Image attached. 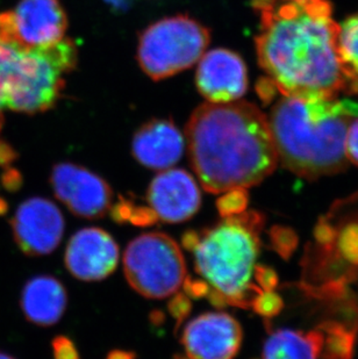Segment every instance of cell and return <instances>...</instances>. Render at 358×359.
<instances>
[{
	"instance_id": "1",
	"label": "cell",
	"mask_w": 358,
	"mask_h": 359,
	"mask_svg": "<svg viewBox=\"0 0 358 359\" xmlns=\"http://www.w3.org/2000/svg\"><path fill=\"white\" fill-rule=\"evenodd\" d=\"M257 57L281 95L333 97L347 90L340 26L328 0H253Z\"/></svg>"
},
{
	"instance_id": "2",
	"label": "cell",
	"mask_w": 358,
	"mask_h": 359,
	"mask_svg": "<svg viewBox=\"0 0 358 359\" xmlns=\"http://www.w3.org/2000/svg\"><path fill=\"white\" fill-rule=\"evenodd\" d=\"M190 161L210 194L255 187L274 172L277 153L267 116L251 102H206L186 126Z\"/></svg>"
},
{
	"instance_id": "3",
	"label": "cell",
	"mask_w": 358,
	"mask_h": 359,
	"mask_svg": "<svg viewBox=\"0 0 358 359\" xmlns=\"http://www.w3.org/2000/svg\"><path fill=\"white\" fill-rule=\"evenodd\" d=\"M358 102L333 97L281 95L267 125L278 162L307 180L345 169V139Z\"/></svg>"
},
{
	"instance_id": "4",
	"label": "cell",
	"mask_w": 358,
	"mask_h": 359,
	"mask_svg": "<svg viewBox=\"0 0 358 359\" xmlns=\"http://www.w3.org/2000/svg\"><path fill=\"white\" fill-rule=\"evenodd\" d=\"M263 226V215L249 210L223 217L213 227L199 231V240L192 250L194 268L210 285L207 298L218 309H249L253 298L262 292L251 278L260 255Z\"/></svg>"
},
{
	"instance_id": "5",
	"label": "cell",
	"mask_w": 358,
	"mask_h": 359,
	"mask_svg": "<svg viewBox=\"0 0 358 359\" xmlns=\"http://www.w3.org/2000/svg\"><path fill=\"white\" fill-rule=\"evenodd\" d=\"M76 63L77 47L70 39L37 49L0 42V76L7 109L27 114L51 109L65 88L63 76Z\"/></svg>"
},
{
	"instance_id": "6",
	"label": "cell",
	"mask_w": 358,
	"mask_h": 359,
	"mask_svg": "<svg viewBox=\"0 0 358 359\" xmlns=\"http://www.w3.org/2000/svg\"><path fill=\"white\" fill-rule=\"evenodd\" d=\"M210 39V31L192 18H164L143 31L138 60L150 79H168L199 62Z\"/></svg>"
},
{
	"instance_id": "7",
	"label": "cell",
	"mask_w": 358,
	"mask_h": 359,
	"mask_svg": "<svg viewBox=\"0 0 358 359\" xmlns=\"http://www.w3.org/2000/svg\"><path fill=\"white\" fill-rule=\"evenodd\" d=\"M124 270L128 284L145 298L175 294L186 278L180 248L164 233H147L126 248Z\"/></svg>"
},
{
	"instance_id": "8",
	"label": "cell",
	"mask_w": 358,
	"mask_h": 359,
	"mask_svg": "<svg viewBox=\"0 0 358 359\" xmlns=\"http://www.w3.org/2000/svg\"><path fill=\"white\" fill-rule=\"evenodd\" d=\"M67 14L60 0H21L15 10L0 14V42L37 49L65 39Z\"/></svg>"
},
{
	"instance_id": "9",
	"label": "cell",
	"mask_w": 358,
	"mask_h": 359,
	"mask_svg": "<svg viewBox=\"0 0 358 359\" xmlns=\"http://www.w3.org/2000/svg\"><path fill=\"white\" fill-rule=\"evenodd\" d=\"M51 184L55 197L76 217L99 219L105 217L111 208V187L84 166L58 163L51 171Z\"/></svg>"
},
{
	"instance_id": "10",
	"label": "cell",
	"mask_w": 358,
	"mask_h": 359,
	"mask_svg": "<svg viewBox=\"0 0 358 359\" xmlns=\"http://www.w3.org/2000/svg\"><path fill=\"white\" fill-rule=\"evenodd\" d=\"M11 227L15 243L25 255L46 256L61 243L65 217L51 200L31 198L18 207Z\"/></svg>"
},
{
	"instance_id": "11",
	"label": "cell",
	"mask_w": 358,
	"mask_h": 359,
	"mask_svg": "<svg viewBox=\"0 0 358 359\" xmlns=\"http://www.w3.org/2000/svg\"><path fill=\"white\" fill-rule=\"evenodd\" d=\"M242 328L227 313H204L185 325L182 344L191 359H234L242 344Z\"/></svg>"
},
{
	"instance_id": "12",
	"label": "cell",
	"mask_w": 358,
	"mask_h": 359,
	"mask_svg": "<svg viewBox=\"0 0 358 359\" xmlns=\"http://www.w3.org/2000/svg\"><path fill=\"white\" fill-rule=\"evenodd\" d=\"M196 84L200 95L210 102H237L248 88L246 63L234 51L213 49L200 58Z\"/></svg>"
},
{
	"instance_id": "13",
	"label": "cell",
	"mask_w": 358,
	"mask_h": 359,
	"mask_svg": "<svg viewBox=\"0 0 358 359\" xmlns=\"http://www.w3.org/2000/svg\"><path fill=\"white\" fill-rule=\"evenodd\" d=\"M65 263L74 278L102 280L118 266V244L102 228H84L72 235L69 241Z\"/></svg>"
},
{
	"instance_id": "14",
	"label": "cell",
	"mask_w": 358,
	"mask_h": 359,
	"mask_svg": "<svg viewBox=\"0 0 358 359\" xmlns=\"http://www.w3.org/2000/svg\"><path fill=\"white\" fill-rule=\"evenodd\" d=\"M147 200L159 220L180 224L199 210L201 194L196 180L187 171L168 169L152 180Z\"/></svg>"
},
{
	"instance_id": "15",
	"label": "cell",
	"mask_w": 358,
	"mask_h": 359,
	"mask_svg": "<svg viewBox=\"0 0 358 359\" xmlns=\"http://www.w3.org/2000/svg\"><path fill=\"white\" fill-rule=\"evenodd\" d=\"M184 147L182 133L171 120L155 119L134 134L132 153L145 168L164 171L180 161Z\"/></svg>"
},
{
	"instance_id": "16",
	"label": "cell",
	"mask_w": 358,
	"mask_h": 359,
	"mask_svg": "<svg viewBox=\"0 0 358 359\" xmlns=\"http://www.w3.org/2000/svg\"><path fill=\"white\" fill-rule=\"evenodd\" d=\"M20 304L28 321L48 327L61 320L67 309L68 295L61 281L53 276H37L25 285Z\"/></svg>"
},
{
	"instance_id": "17",
	"label": "cell",
	"mask_w": 358,
	"mask_h": 359,
	"mask_svg": "<svg viewBox=\"0 0 358 359\" xmlns=\"http://www.w3.org/2000/svg\"><path fill=\"white\" fill-rule=\"evenodd\" d=\"M324 335L320 330L300 332L279 329L264 343L262 359H319L324 350Z\"/></svg>"
},
{
	"instance_id": "18",
	"label": "cell",
	"mask_w": 358,
	"mask_h": 359,
	"mask_svg": "<svg viewBox=\"0 0 358 359\" xmlns=\"http://www.w3.org/2000/svg\"><path fill=\"white\" fill-rule=\"evenodd\" d=\"M338 43L347 90L358 93V13L340 26Z\"/></svg>"
},
{
	"instance_id": "19",
	"label": "cell",
	"mask_w": 358,
	"mask_h": 359,
	"mask_svg": "<svg viewBox=\"0 0 358 359\" xmlns=\"http://www.w3.org/2000/svg\"><path fill=\"white\" fill-rule=\"evenodd\" d=\"M324 328L328 330L327 346L321 353L324 359H352L354 332L338 325H324Z\"/></svg>"
},
{
	"instance_id": "20",
	"label": "cell",
	"mask_w": 358,
	"mask_h": 359,
	"mask_svg": "<svg viewBox=\"0 0 358 359\" xmlns=\"http://www.w3.org/2000/svg\"><path fill=\"white\" fill-rule=\"evenodd\" d=\"M248 201L249 194L247 189L235 187L223 192V196L216 200V208L221 217H234L246 212Z\"/></svg>"
},
{
	"instance_id": "21",
	"label": "cell",
	"mask_w": 358,
	"mask_h": 359,
	"mask_svg": "<svg viewBox=\"0 0 358 359\" xmlns=\"http://www.w3.org/2000/svg\"><path fill=\"white\" fill-rule=\"evenodd\" d=\"M251 309L260 316L271 319L281 313L283 300L274 291H262L253 298Z\"/></svg>"
},
{
	"instance_id": "22",
	"label": "cell",
	"mask_w": 358,
	"mask_h": 359,
	"mask_svg": "<svg viewBox=\"0 0 358 359\" xmlns=\"http://www.w3.org/2000/svg\"><path fill=\"white\" fill-rule=\"evenodd\" d=\"M191 309H192V302L184 292H179L170 299L168 311L173 319L176 320V330L190 316Z\"/></svg>"
},
{
	"instance_id": "23",
	"label": "cell",
	"mask_w": 358,
	"mask_h": 359,
	"mask_svg": "<svg viewBox=\"0 0 358 359\" xmlns=\"http://www.w3.org/2000/svg\"><path fill=\"white\" fill-rule=\"evenodd\" d=\"M54 359H81L74 343L67 336H58L53 339Z\"/></svg>"
},
{
	"instance_id": "24",
	"label": "cell",
	"mask_w": 358,
	"mask_h": 359,
	"mask_svg": "<svg viewBox=\"0 0 358 359\" xmlns=\"http://www.w3.org/2000/svg\"><path fill=\"white\" fill-rule=\"evenodd\" d=\"M157 221H159V217L150 207L136 206L135 203L133 205L129 224L138 226V227H149V226L155 224Z\"/></svg>"
},
{
	"instance_id": "25",
	"label": "cell",
	"mask_w": 358,
	"mask_h": 359,
	"mask_svg": "<svg viewBox=\"0 0 358 359\" xmlns=\"http://www.w3.org/2000/svg\"><path fill=\"white\" fill-rule=\"evenodd\" d=\"M253 278L256 279L257 286L262 291H274L278 284L276 272L272 269L263 265H256L253 271Z\"/></svg>"
},
{
	"instance_id": "26",
	"label": "cell",
	"mask_w": 358,
	"mask_h": 359,
	"mask_svg": "<svg viewBox=\"0 0 358 359\" xmlns=\"http://www.w3.org/2000/svg\"><path fill=\"white\" fill-rule=\"evenodd\" d=\"M345 156L349 162L358 165V116L349 126L345 139Z\"/></svg>"
},
{
	"instance_id": "27",
	"label": "cell",
	"mask_w": 358,
	"mask_h": 359,
	"mask_svg": "<svg viewBox=\"0 0 358 359\" xmlns=\"http://www.w3.org/2000/svg\"><path fill=\"white\" fill-rule=\"evenodd\" d=\"M183 285H184V293L190 299L205 298L210 293V285L201 279H193L186 276Z\"/></svg>"
},
{
	"instance_id": "28",
	"label": "cell",
	"mask_w": 358,
	"mask_h": 359,
	"mask_svg": "<svg viewBox=\"0 0 358 359\" xmlns=\"http://www.w3.org/2000/svg\"><path fill=\"white\" fill-rule=\"evenodd\" d=\"M272 242H274V249L281 254L283 244H286L289 250H293L296 238H291V231H281L279 229H274L272 231Z\"/></svg>"
},
{
	"instance_id": "29",
	"label": "cell",
	"mask_w": 358,
	"mask_h": 359,
	"mask_svg": "<svg viewBox=\"0 0 358 359\" xmlns=\"http://www.w3.org/2000/svg\"><path fill=\"white\" fill-rule=\"evenodd\" d=\"M21 183H22L21 175L20 172H18L17 170L8 169L4 173L3 185L6 190L11 191V192L18 191L20 189Z\"/></svg>"
},
{
	"instance_id": "30",
	"label": "cell",
	"mask_w": 358,
	"mask_h": 359,
	"mask_svg": "<svg viewBox=\"0 0 358 359\" xmlns=\"http://www.w3.org/2000/svg\"><path fill=\"white\" fill-rule=\"evenodd\" d=\"M17 158V153L14 151L13 148L0 141V165H8Z\"/></svg>"
},
{
	"instance_id": "31",
	"label": "cell",
	"mask_w": 358,
	"mask_h": 359,
	"mask_svg": "<svg viewBox=\"0 0 358 359\" xmlns=\"http://www.w3.org/2000/svg\"><path fill=\"white\" fill-rule=\"evenodd\" d=\"M198 240H199V231H192V229L185 231L182 236L183 247L185 248L186 250L192 252L193 249L198 243Z\"/></svg>"
},
{
	"instance_id": "32",
	"label": "cell",
	"mask_w": 358,
	"mask_h": 359,
	"mask_svg": "<svg viewBox=\"0 0 358 359\" xmlns=\"http://www.w3.org/2000/svg\"><path fill=\"white\" fill-rule=\"evenodd\" d=\"M106 359H136L135 353L124 351V350H113L108 353Z\"/></svg>"
},
{
	"instance_id": "33",
	"label": "cell",
	"mask_w": 358,
	"mask_h": 359,
	"mask_svg": "<svg viewBox=\"0 0 358 359\" xmlns=\"http://www.w3.org/2000/svg\"><path fill=\"white\" fill-rule=\"evenodd\" d=\"M6 107L5 105V93H4V84L1 76H0V130L4 123V109Z\"/></svg>"
},
{
	"instance_id": "34",
	"label": "cell",
	"mask_w": 358,
	"mask_h": 359,
	"mask_svg": "<svg viewBox=\"0 0 358 359\" xmlns=\"http://www.w3.org/2000/svg\"><path fill=\"white\" fill-rule=\"evenodd\" d=\"M150 318H152V323H155V325H161V323H163V321H164V316H163V313L159 312V311L152 312Z\"/></svg>"
},
{
	"instance_id": "35",
	"label": "cell",
	"mask_w": 358,
	"mask_h": 359,
	"mask_svg": "<svg viewBox=\"0 0 358 359\" xmlns=\"http://www.w3.org/2000/svg\"><path fill=\"white\" fill-rule=\"evenodd\" d=\"M0 359H15L13 357L10 356V355H6V353H0Z\"/></svg>"
},
{
	"instance_id": "36",
	"label": "cell",
	"mask_w": 358,
	"mask_h": 359,
	"mask_svg": "<svg viewBox=\"0 0 358 359\" xmlns=\"http://www.w3.org/2000/svg\"><path fill=\"white\" fill-rule=\"evenodd\" d=\"M175 359H191L190 357H184L180 356V355H178V356L175 357Z\"/></svg>"
}]
</instances>
